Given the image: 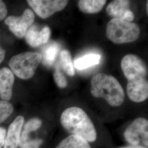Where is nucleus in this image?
Wrapping results in <instances>:
<instances>
[{"mask_svg":"<svg viewBox=\"0 0 148 148\" xmlns=\"http://www.w3.org/2000/svg\"><path fill=\"white\" fill-rule=\"evenodd\" d=\"M121 67L128 80L129 98L135 103L145 101L148 97V71L143 60L136 55L127 54L122 59Z\"/></svg>","mask_w":148,"mask_h":148,"instance_id":"nucleus-1","label":"nucleus"},{"mask_svg":"<svg viewBox=\"0 0 148 148\" xmlns=\"http://www.w3.org/2000/svg\"><path fill=\"white\" fill-rule=\"evenodd\" d=\"M90 92L93 97L104 99L114 107L121 106L125 100V92L119 81L114 76L103 73L92 78Z\"/></svg>","mask_w":148,"mask_h":148,"instance_id":"nucleus-3","label":"nucleus"},{"mask_svg":"<svg viewBox=\"0 0 148 148\" xmlns=\"http://www.w3.org/2000/svg\"><path fill=\"white\" fill-rule=\"evenodd\" d=\"M101 59L100 54H88L75 59L74 60V66L78 70H84L98 64L100 63Z\"/></svg>","mask_w":148,"mask_h":148,"instance_id":"nucleus-14","label":"nucleus"},{"mask_svg":"<svg viewBox=\"0 0 148 148\" xmlns=\"http://www.w3.org/2000/svg\"><path fill=\"white\" fill-rule=\"evenodd\" d=\"M42 54L34 52H25L11 58L8 65L17 77L23 79L32 78L42 62Z\"/></svg>","mask_w":148,"mask_h":148,"instance_id":"nucleus-5","label":"nucleus"},{"mask_svg":"<svg viewBox=\"0 0 148 148\" xmlns=\"http://www.w3.org/2000/svg\"><path fill=\"white\" fill-rule=\"evenodd\" d=\"M124 137L130 145L148 146V121L145 118L136 119L126 128L124 132Z\"/></svg>","mask_w":148,"mask_h":148,"instance_id":"nucleus-6","label":"nucleus"},{"mask_svg":"<svg viewBox=\"0 0 148 148\" xmlns=\"http://www.w3.org/2000/svg\"><path fill=\"white\" fill-rule=\"evenodd\" d=\"M106 0H81L78 5L79 10L85 13H97L106 5Z\"/></svg>","mask_w":148,"mask_h":148,"instance_id":"nucleus-15","label":"nucleus"},{"mask_svg":"<svg viewBox=\"0 0 148 148\" xmlns=\"http://www.w3.org/2000/svg\"><path fill=\"white\" fill-rule=\"evenodd\" d=\"M5 50L2 48L0 45V64L4 60L5 57Z\"/></svg>","mask_w":148,"mask_h":148,"instance_id":"nucleus-24","label":"nucleus"},{"mask_svg":"<svg viewBox=\"0 0 148 148\" xmlns=\"http://www.w3.org/2000/svg\"><path fill=\"white\" fill-rule=\"evenodd\" d=\"M60 122L71 134L84 138L89 143L95 142L97 132L90 117L82 109L73 106L65 109L60 116Z\"/></svg>","mask_w":148,"mask_h":148,"instance_id":"nucleus-2","label":"nucleus"},{"mask_svg":"<svg viewBox=\"0 0 148 148\" xmlns=\"http://www.w3.org/2000/svg\"><path fill=\"white\" fill-rule=\"evenodd\" d=\"M34 20L35 15L33 12L27 9L20 16H8L5 23L16 37L23 38L25 36L29 27L33 24Z\"/></svg>","mask_w":148,"mask_h":148,"instance_id":"nucleus-7","label":"nucleus"},{"mask_svg":"<svg viewBox=\"0 0 148 148\" xmlns=\"http://www.w3.org/2000/svg\"><path fill=\"white\" fill-rule=\"evenodd\" d=\"M7 8L3 1L0 0V21L5 19L7 15Z\"/></svg>","mask_w":148,"mask_h":148,"instance_id":"nucleus-22","label":"nucleus"},{"mask_svg":"<svg viewBox=\"0 0 148 148\" xmlns=\"http://www.w3.org/2000/svg\"><path fill=\"white\" fill-rule=\"evenodd\" d=\"M28 4L38 16L46 19L56 12L65 8L68 1L64 0H29Z\"/></svg>","mask_w":148,"mask_h":148,"instance_id":"nucleus-8","label":"nucleus"},{"mask_svg":"<svg viewBox=\"0 0 148 148\" xmlns=\"http://www.w3.org/2000/svg\"><path fill=\"white\" fill-rule=\"evenodd\" d=\"M59 50L58 45L56 43H51L45 48L42 56L43 64L48 66L52 65L56 59Z\"/></svg>","mask_w":148,"mask_h":148,"instance_id":"nucleus-16","label":"nucleus"},{"mask_svg":"<svg viewBox=\"0 0 148 148\" xmlns=\"http://www.w3.org/2000/svg\"><path fill=\"white\" fill-rule=\"evenodd\" d=\"M54 79L59 88H64L68 85V81L60 69V65L57 64L56 66L54 74Z\"/></svg>","mask_w":148,"mask_h":148,"instance_id":"nucleus-21","label":"nucleus"},{"mask_svg":"<svg viewBox=\"0 0 148 148\" xmlns=\"http://www.w3.org/2000/svg\"><path fill=\"white\" fill-rule=\"evenodd\" d=\"M14 82V76L11 70L7 68L0 69V98L2 101L11 100Z\"/></svg>","mask_w":148,"mask_h":148,"instance_id":"nucleus-11","label":"nucleus"},{"mask_svg":"<svg viewBox=\"0 0 148 148\" xmlns=\"http://www.w3.org/2000/svg\"><path fill=\"white\" fill-rule=\"evenodd\" d=\"M7 131L5 128L0 127V148L3 147L5 142Z\"/></svg>","mask_w":148,"mask_h":148,"instance_id":"nucleus-23","label":"nucleus"},{"mask_svg":"<svg viewBox=\"0 0 148 148\" xmlns=\"http://www.w3.org/2000/svg\"><path fill=\"white\" fill-rule=\"evenodd\" d=\"M42 122L38 118H32L24 124L22 131L30 134L31 133L37 131L41 127Z\"/></svg>","mask_w":148,"mask_h":148,"instance_id":"nucleus-20","label":"nucleus"},{"mask_svg":"<svg viewBox=\"0 0 148 148\" xmlns=\"http://www.w3.org/2000/svg\"><path fill=\"white\" fill-rule=\"evenodd\" d=\"M60 62L64 71L70 76L75 74L74 65L72 62L71 56L68 50H63L60 53Z\"/></svg>","mask_w":148,"mask_h":148,"instance_id":"nucleus-17","label":"nucleus"},{"mask_svg":"<svg viewBox=\"0 0 148 148\" xmlns=\"http://www.w3.org/2000/svg\"><path fill=\"white\" fill-rule=\"evenodd\" d=\"M108 14L115 19L131 22L134 14L130 9V1L127 0H115L110 3L107 8Z\"/></svg>","mask_w":148,"mask_h":148,"instance_id":"nucleus-9","label":"nucleus"},{"mask_svg":"<svg viewBox=\"0 0 148 148\" xmlns=\"http://www.w3.org/2000/svg\"><path fill=\"white\" fill-rule=\"evenodd\" d=\"M140 33L137 24L119 19H112L106 27V36L116 44L134 42L138 38Z\"/></svg>","mask_w":148,"mask_h":148,"instance_id":"nucleus-4","label":"nucleus"},{"mask_svg":"<svg viewBox=\"0 0 148 148\" xmlns=\"http://www.w3.org/2000/svg\"><path fill=\"white\" fill-rule=\"evenodd\" d=\"M43 143L41 139H32L30 134L21 131L19 147L20 148H40Z\"/></svg>","mask_w":148,"mask_h":148,"instance_id":"nucleus-18","label":"nucleus"},{"mask_svg":"<svg viewBox=\"0 0 148 148\" xmlns=\"http://www.w3.org/2000/svg\"><path fill=\"white\" fill-rule=\"evenodd\" d=\"M119 148H148L142 145H130L127 146L122 147Z\"/></svg>","mask_w":148,"mask_h":148,"instance_id":"nucleus-25","label":"nucleus"},{"mask_svg":"<svg viewBox=\"0 0 148 148\" xmlns=\"http://www.w3.org/2000/svg\"><path fill=\"white\" fill-rule=\"evenodd\" d=\"M51 35V30L48 27H44L38 32L35 27H31L25 35L27 43L32 47H36L48 42Z\"/></svg>","mask_w":148,"mask_h":148,"instance_id":"nucleus-12","label":"nucleus"},{"mask_svg":"<svg viewBox=\"0 0 148 148\" xmlns=\"http://www.w3.org/2000/svg\"><path fill=\"white\" fill-rule=\"evenodd\" d=\"M56 148H92L90 143L82 138L71 134L64 138Z\"/></svg>","mask_w":148,"mask_h":148,"instance_id":"nucleus-13","label":"nucleus"},{"mask_svg":"<svg viewBox=\"0 0 148 148\" xmlns=\"http://www.w3.org/2000/svg\"><path fill=\"white\" fill-rule=\"evenodd\" d=\"M147 13H148V3H147Z\"/></svg>","mask_w":148,"mask_h":148,"instance_id":"nucleus-26","label":"nucleus"},{"mask_svg":"<svg viewBox=\"0 0 148 148\" xmlns=\"http://www.w3.org/2000/svg\"><path fill=\"white\" fill-rule=\"evenodd\" d=\"M13 110V106L11 103L7 101H0V123L10 116Z\"/></svg>","mask_w":148,"mask_h":148,"instance_id":"nucleus-19","label":"nucleus"},{"mask_svg":"<svg viewBox=\"0 0 148 148\" xmlns=\"http://www.w3.org/2000/svg\"><path fill=\"white\" fill-rule=\"evenodd\" d=\"M25 120L23 116H18L10 124L7 132L5 142L3 148L19 147L21 131Z\"/></svg>","mask_w":148,"mask_h":148,"instance_id":"nucleus-10","label":"nucleus"}]
</instances>
